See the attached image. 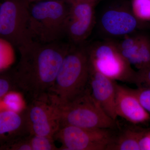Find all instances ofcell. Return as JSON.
<instances>
[{
	"label": "cell",
	"instance_id": "30bf717a",
	"mask_svg": "<svg viewBox=\"0 0 150 150\" xmlns=\"http://www.w3.org/2000/svg\"><path fill=\"white\" fill-rule=\"evenodd\" d=\"M68 4L69 9L66 35L72 44H83L91 34L95 24L96 4L85 1Z\"/></svg>",
	"mask_w": 150,
	"mask_h": 150
},
{
	"label": "cell",
	"instance_id": "7c38bea8",
	"mask_svg": "<svg viewBox=\"0 0 150 150\" xmlns=\"http://www.w3.org/2000/svg\"><path fill=\"white\" fill-rule=\"evenodd\" d=\"M116 42L122 55L138 70L150 65V38L142 34H131Z\"/></svg>",
	"mask_w": 150,
	"mask_h": 150
},
{
	"label": "cell",
	"instance_id": "5b68a950",
	"mask_svg": "<svg viewBox=\"0 0 150 150\" xmlns=\"http://www.w3.org/2000/svg\"><path fill=\"white\" fill-rule=\"evenodd\" d=\"M92 67L114 81L135 83L137 71L120 52L116 42H98L86 46Z\"/></svg>",
	"mask_w": 150,
	"mask_h": 150
},
{
	"label": "cell",
	"instance_id": "6da1fadb",
	"mask_svg": "<svg viewBox=\"0 0 150 150\" xmlns=\"http://www.w3.org/2000/svg\"><path fill=\"white\" fill-rule=\"evenodd\" d=\"M71 43L35 41L18 49L19 62L11 69L16 90L30 101L48 95Z\"/></svg>",
	"mask_w": 150,
	"mask_h": 150
},
{
	"label": "cell",
	"instance_id": "8fae6325",
	"mask_svg": "<svg viewBox=\"0 0 150 150\" xmlns=\"http://www.w3.org/2000/svg\"><path fill=\"white\" fill-rule=\"evenodd\" d=\"M116 83L97 71L90 64L89 89L92 96L105 113L115 121L118 117L115 108Z\"/></svg>",
	"mask_w": 150,
	"mask_h": 150
},
{
	"label": "cell",
	"instance_id": "4fadbf2b",
	"mask_svg": "<svg viewBox=\"0 0 150 150\" xmlns=\"http://www.w3.org/2000/svg\"><path fill=\"white\" fill-rule=\"evenodd\" d=\"M115 86V108L118 116L135 124L150 120V114L142 106L131 89L117 83Z\"/></svg>",
	"mask_w": 150,
	"mask_h": 150
},
{
	"label": "cell",
	"instance_id": "9a60e30c",
	"mask_svg": "<svg viewBox=\"0 0 150 150\" xmlns=\"http://www.w3.org/2000/svg\"><path fill=\"white\" fill-rule=\"evenodd\" d=\"M142 131L127 129L118 135L115 134L107 150H140L139 140Z\"/></svg>",
	"mask_w": 150,
	"mask_h": 150
},
{
	"label": "cell",
	"instance_id": "52a82bcc",
	"mask_svg": "<svg viewBox=\"0 0 150 150\" xmlns=\"http://www.w3.org/2000/svg\"><path fill=\"white\" fill-rule=\"evenodd\" d=\"M113 129L66 126L59 129L54 138L62 143L60 150H107L115 135Z\"/></svg>",
	"mask_w": 150,
	"mask_h": 150
},
{
	"label": "cell",
	"instance_id": "ba28073f",
	"mask_svg": "<svg viewBox=\"0 0 150 150\" xmlns=\"http://www.w3.org/2000/svg\"><path fill=\"white\" fill-rule=\"evenodd\" d=\"M145 23L135 16L131 6L123 4L106 9L100 16L99 27L107 36L123 38L135 33L143 28Z\"/></svg>",
	"mask_w": 150,
	"mask_h": 150
},
{
	"label": "cell",
	"instance_id": "603a6c76",
	"mask_svg": "<svg viewBox=\"0 0 150 150\" xmlns=\"http://www.w3.org/2000/svg\"><path fill=\"white\" fill-rule=\"evenodd\" d=\"M99 1H100V0H68L67 2L68 3L76 2L79 1L88 2L93 3V4H96V3Z\"/></svg>",
	"mask_w": 150,
	"mask_h": 150
},
{
	"label": "cell",
	"instance_id": "e0dca14e",
	"mask_svg": "<svg viewBox=\"0 0 150 150\" xmlns=\"http://www.w3.org/2000/svg\"><path fill=\"white\" fill-rule=\"evenodd\" d=\"M29 141L32 150H59L54 144L53 137L32 134L30 135Z\"/></svg>",
	"mask_w": 150,
	"mask_h": 150
},
{
	"label": "cell",
	"instance_id": "2e32d148",
	"mask_svg": "<svg viewBox=\"0 0 150 150\" xmlns=\"http://www.w3.org/2000/svg\"><path fill=\"white\" fill-rule=\"evenodd\" d=\"M131 8L134 15L140 21H150V0H132Z\"/></svg>",
	"mask_w": 150,
	"mask_h": 150
},
{
	"label": "cell",
	"instance_id": "44dd1931",
	"mask_svg": "<svg viewBox=\"0 0 150 150\" xmlns=\"http://www.w3.org/2000/svg\"><path fill=\"white\" fill-rule=\"evenodd\" d=\"M135 84L138 87L150 88V65L138 70Z\"/></svg>",
	"mask_w": 150,
	"mask_h": 150
},
{
	"label": "cell",
	"instance_id": "3957f363",
	"mask_svg": "<svg viewBox=\"0 0 150 150\" xmlns=\"http://www.w3.org/2000/svg\"><path fill=\"white\" fill-rule=\"evenodd\" d=\"M69 9L64 0L30 3V26L34 40L42 43L61 40L66 35Z\"/></svg>",
	"mask_w": 150,
	"mask_h": 150
},
{
	"label": "cell",
	"instance_id": "7a4b0ae2",
	"mask_svg": "<svg viewBox=\"0 0 150 150\" xmlns=\"http://www.w3.org/2000/svg\"><path fill=\"white\" fill-rule=\"evenodd\" d=\"M90 71L86 46L83 43H71L48 93V98L57 102H66L82 95L89 89Z\"/></svg>",
	"mask_w": 150,
	"mask_h": 150
},
{
	"label": "cell",
	"instance_id": "cb8c5ba5",
	"mask_svg": "<svg viewBox=\"0 0 150 150\" xmlns=\"http://www.w3.org/2000/svg\"><path fill=\"white\" fill-rule=\"evenodd\" d=\"M26 1L30 4V3L34 2L40 1H50V0H26ZM64 1H67L68 0H64Z\"/></svg>",
	"mask_w": 150,
	"mask_h": 150
},
{
	"label": "cell",
	"instance_id": "ac0fdd59",
	"mask_svg": "<svg viewBox=\"0 0 150 150\" xmlns=\"http://www.w3.org/2000/svg\"><path fill=\"white\" fill-rule=\"evenodd\" d=\"M29 136L18 138L6 142L1 144V150H32L30 144Z\"/></svg>",
	"mask_w": 150,
	"mask_h": 150
},
{
	"label": "cell",
	"instance_id": "5bb4252c",
	"mask_svg": "<svg viewBox=\"0 0 150 150\" xmlns=\"http://www.w3.org/2000/svg\"><path fill=\"white\" fill-rule=\"evenodd\" d=\"M30 135L25 110L18 113L12 110L0 112V137L2 144Z\"/></svg>",
	"mask_w": 150,
	"mask_h": 150
},
{
	"label": "cell",
	"instance_id": "ffe728a7",
	"mask_svg": "<svg viewBox=\"0 0 150 150\" xmlns=\"http://www.w3.org/2000/svg\"><path fill=\"white\" fill-rule=\"evenodd\" d=\"M143 108L150 114V88L138 87L131 89Z\"/></svg>",
	"mask_w": 150,
	"mask_h": 150
},
{
	"label": "cell",
	"instance_id": "7402d4cb",
	"mask_svg": "<svg viewBox=\"0 0 150 150\" xmlns=\"http://www.w3.org/2000/svg\"><path fill=\"white\" fill-rule=\"evenodd\" d=\"M139 145L140 150H150V131L142 130Z\"/></svg>",
	"mask_w": 150,
	"mask_h": 150
},
{
	"label": "cell",
	"instance_id": "d6986e66",
	"mask_svg": "<svg viewBox=\"0 0 150 150\" xmlns=\"http://www.w3.org/2000/svg\"><path fill=\"white\" fill-rule=\"evenodd\" d=\"M16 90L11 70L2 73L0 76V98L8 94L9 92Z\"/></svg>",
	"mask_w": 150,
	"mask_h": 150
},
{
	"label": "cell",
	"instance_id": "9c48e42d",
	"mask_svg": "<svg viewBox=\"0 0 150 150\" xmlns=\"http://www.w3.org/2000/svg\"><path fill=\"white\" fill-rule=\"evenodd\" d=\"M25 112L30 135L54 138L61 128L59 114L47 96L30 101Z\"/></svg>",
	"mask_w": 150,
	"mask_h": 150
},
{
	"label": "cell",
	"instance_id": "277c9868",
	"mask_svg": "<svg viewBox=\"0 0 150 150\" xmlns=\"http://www.w3.org/2000/svg\"><path fill=\"white\" fill-rule=\"evenodd\" d=\"M59 116L61 129L74 126L89 129H115L117 122L105 113L92 96L90 89L71 101L59 102L48 99Z\"/></svg>",
	"mask_w": 150,
	"mask_h": 150
},
{
	"label": "cell",
	"instance_id": "8992f818",
	"mask_svg": "<svg viewBox=\"0 0 150 150\" xmlns=\"http://www.w3.org/2000/svg\"><path fill=\"white\" fill-rule=\"evenodd\" d=\"M26 0H4L0 4V36L18 49L35 41Z\"/></svg>",
	"mask_w": 150,
	"mask_h": 150
}]
</instances>
